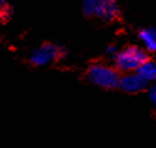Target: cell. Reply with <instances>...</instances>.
Instances as JSON below:
<instances>
[{"mask_svg": "<svg viewBox=\"0 0 156 148\" xmlns=\"http://www.w3.org/2000/svg\"><path fill=\"white\" fill-rule=\"evenodd\" d=\"M87 80L104 90H112L119 86L120 76L118 73V70L104 65V64H93L87 70Z\"/></svg>", "mask_w": 156, "mask_h": 148, "instance_id": "obj_1", "label": "cell"}, {"mask_svg": "<svg viewBox=\"0 0 156 148\" xmlns=\"http://www.w3.org/2000/svg\"><path fill=\"white\" fill-rule=\"evenodd\" d=\"M146 60L147 55L144 49L138 46H128L115 54L114 65L118 71L133 72L138 70Z\"/></svg>", "mask_w": 156, "mask_h": 148, "instance_id": "obj_2", "label": "cell"}, {"mask_svg": "<svg viewBox=\"0 0 156 148\" xmlns=\"http://www.w3.org/2000/svg\"><path fill=\"white\" fill-rule=\"evenodd\" d=\"M82 10L84 15L104 21H113L119 15L116 0H82Z\"/></svg>", "mask_w": 156, "mask_h": 148, "instance_id": "obj_3", "label": "cell"}, {"mask_svg": "<svg viewBox=\"0 0 156 148\" xmlns=\"http://www.w3.org/2000/svg\"><path fill=\"white\" fill-rule=\"evenodd\" d=\"M67 55V50L56 44H44L32 50L29 56V61L36 67L48 66L52 62L63 59Z\"/></svg>", "mask_w": 156, "mask_h": 148, "instance_id": "obj_4", "label": "cell"}, {"mask_svg": "<svg viewBox=\"0 0 156 148\" xmlns=\"http://www.w3.org/2000/svg\"><path fill=\"white\" fill-rule=\"evenodd\" d=\"M146 85H147V82L139 73L136 71H133V72H126L124 76L120 77L118 87L122 91L128 92V94H136V92L145 90Z\"/></svg>", "mask_w": 156, "mask_h": 148, "instance_id": "obj_5", "label": "cell"}, {"mask_svg": "<svg viewBox=\"0 0 156 148\" xmlns=\"http://www.w3.org/2000/svg\"><path fill=\"white\" fill-rule=\"evenodd\" d=\"M136 72L147 82V83H156V62L151 60H146Z\"/></svg>", "mask_w": 156, "mask_h": 148, "instance_id": "obj_6", "label": "cell"}, {"mask_svg": "<svg viewBox=\"0 0 156 148\" xmlns=\"http://www.w3.org/2000/svg\"><path fill=\"white\" fill-rule=\"evenodd\" d=\"M139 40L146 51H156V31L154 29H143L139 32Z\"/></svg>", "mask_w": 156, "mask_h": 148, "instance_id": "obj_7", "label": "cell"}, {"mask_svg": "<svg viewBox=\"0 0 156 148\" xmlns=\"http://www.w3.org/2000/svg\"><path fill=\"white\" fill-rule=\"evenodd\" d=\"M147 97L150 100V102L156 107V85H152L149 87L147 90Z\"/></svg>", "mask_w": 156, "mask_h": 148, "instance_id": "obj_8", "label": "cell"}, {"mask_svg": "<svg viewBox=\"0 0 156 148\" xmlns=\"http://www.w3.org/2000/svg\"><path fill=\"white\" fill-rule=\"evenodd\" d=\"M118 52V50H116V47L115 46H113V45H110V46H107V49H105V54L107 55H110V56H115V54Z\"/></svg>", "mask_w": 156, "mask_h": 148, "instance_id": "obj_9", "label": "cell"}]
</instances>
